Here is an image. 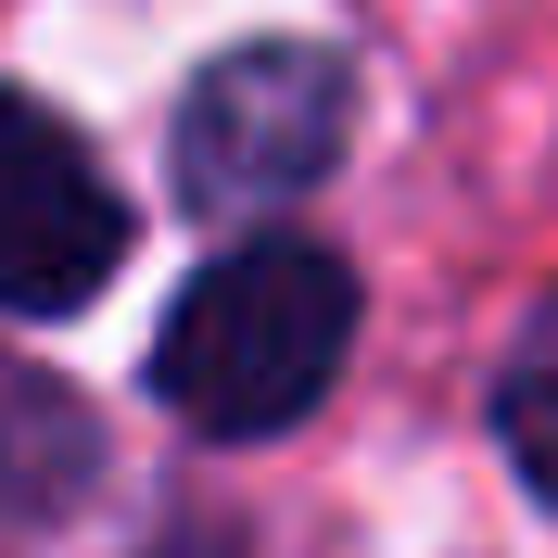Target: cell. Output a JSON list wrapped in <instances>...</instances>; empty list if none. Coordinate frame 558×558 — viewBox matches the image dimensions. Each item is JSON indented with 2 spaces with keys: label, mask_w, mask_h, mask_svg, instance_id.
<instances>
[{
  "label": "cell",
  "mask_w": 558,
  "mask_h": 558,
  "mask_svg": "<svg viewBox=\"0 0 558 558\" xmlns=\"http://www.w3.org/2000/svg\"><path fill=\"white\" fill-rule=\"evenodd\" d=\"M343 343H355L343 254L242 242V254H216V267L178 292L166 343H153V393H166L191 432H216V445H254V432L305 418L317 393H330Z\"/></svg>",
  "instance_id": "6da1fadb"
},
{
  "label": "cell",
  "mask_w": 558,
  "mask_h": 558,
  "mask_svg": "<svg viewBox=\"0 0 558 558\" xmlns=\"http://www.w3.org/2000/svg\"><path fill=\"white\" fill-rule=\"evenodd\" d=\"M343 114H355L343 51H317V38H254V51L204 64V89L178 102V191L204 216H267V204H292V191L330 178Z\"/></svg>",
  "instance_id": "7a4b0ae2"
},
{
  "label": "cell",
  "mask_w": 558,
  "mask_h": 558,
  "mask_svg": "<svg viewBox=\"0 0 558 558\" xmlns=\"http://www.w3.org/2000/svg\"><path fill=\"white\" fill-rule=\"evenodd\" d=\"M495 445H508V470H521V483L558 508V305L521 330L508 381H495Z\"/></svg>",
  "instance_id": "5b68a950"
},
{
  "label": "cell",
  "mask_w": 558,
  "mask_h": 558,
  "mask_svg": "<svg viewBox=\"0 0 558 558\" xmlns=\"http://www.w3.org/2000/svg\"><path fill=\"white\" fill-rule=\"evenodd\" d=\"M128 267V191L51 102L0 89V317H76Z\"/></svg>",
  "instance_id": "3957f363"
},
{
  "label": "cell",
  "mask_w": 558,
  "mask_h": 558,
  "mask_svg": "<svg viewBox=\"0 0 558 558\" xmlns=\"http://www.w3.org/2000/svg\"><path fill=\"white\" fill-rule=\"evenodd\" d=\"M76 470H89V418H76V393L0 355V495H51V483H76Z\"/></svg>",
  "instance_id": "277c9868"
}]
</instances>
